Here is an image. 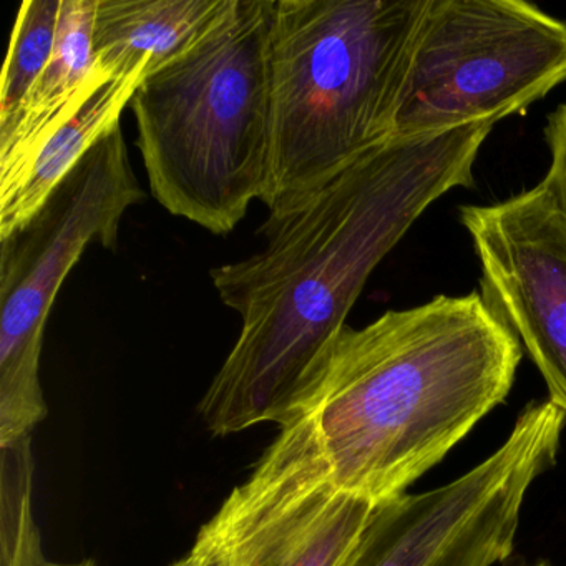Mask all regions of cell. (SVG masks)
<instances>
[{
  "label": "cell",
  "instance_id": "6da1fadb",
  "mask_svg": "<svg viewBox=\"0 0 566 566\" xmlns=\"http://www.w3.org/2000/svg\"><path fill=\"white\" fill-rule=\"evenodd\" d=\"M493 125L390 138L271 208L263 250L211 270L241 333L198 412L213 436L283 422L380 261L427 208L473 187Z\"/></svg>",
  "mask_w": 566,
  "mask_h": 566
},
{
  "label": "cell",
  "instance_id": "7a4b0ae2",
  "mask_svg": "<svg viewBox=\"0 0 566 566\" xmlns=\"http://www.w3.org/2000/svg\"><path fill=\"white\" fill-rule=\"evenodd\" d=\"M518 337L485 297L437 296L344 326L304 380L281 429L343 492L390 502L509 396Z\"/></svg>",
  "mask_w": 566,
  "mask_h": 566
},
{
  "label": "cell",
  "instance_id": "3957f363",
  "mask_svg": "<svg viewBox=\"0 0 566 566\" xmlns=\"http://www.w3.org/2000/svg\"><path fill=\"white\" fill-rule=\"evenodd\" d=\"M273 12L274 0H224L130 104L155 200L210 233H231L251 201L266 200Z\"/></svg>",
  "mask_w": 566,
  "mask_h": 566
},
{
  "label": "cell",
  "instance_id": "277c9868",
  "mask_svg": "<svg viewBox=\"0 0 566 566\" xmlns=\"http://www.w3.org/2000/svg\"><path fill=\"white\" fill-rule=\"evenodd\" d=\"M427 0H274L268 210L392 138Z\"/></svg>",
  "mask_w": 566,
  "mask_h": 566
},
{
  "label": "cell",
  "instance_id": "5b68a950",
  "mask_svg": "<svg viewBox=\"0 0 566 566\" xmlns=\"http://www.w3.org/2000/svg\"><path fill=\"white\" fill-rule=\"evenodd\" d=\"M144 198L117 125L28 223L0 238V447L48 417L42 343L62 283L88 244L117 247L125 211Z\"/></svg>",
  "mask_w": 566,
  "mask_h": 566
},
{
  "label": "cell",
  "instance_id": "8992f818",
  "mask_svg": "<svg viewBox=\"0 0 566 566\" xmlns=\"http://www.w3.org/2000/svg\"><path fill=\"white\" fill-rule=\"evenodd\" d=\"M566 82V22L522 0H427L392 138L495 125Z\"/></svg>",
  "mask_w": 566,
  "mask_h": 566
},
{
  "label": "cell",
  "instance_id": "52a82bcc",
  "mask_svg": "<svg viewBox=\"0 0 566 566\" xmlns=\"http://www.w3.org/2000/svg\"><path fill=\"white\" fill-rule=\"evenodd\" d=\"M565 422L549 400L530 403L509 439L465 475L380 503L343 566H493L509 558L526 492L555 463Z\"/></svg>",
  "mask_w": 566,
  "mask_h": 566
},
{
  "label": "cell",
  "instance_id": "ba28073f",
  "mask_svg": "<svg viewBox=\"0 0 566 566\" xmlns=\"http://www.w3.org/2000/svg\"><path fill=\"white\" fill-rule=\"evenodd\" d=\"M377 503L337 490L287 430L195 539L217 566H343Z\"/></svg>",
  "mask_w": 566,
  "mask_h": 566
},
{
  "label": "cell",
  "instance_id": "9c48e42d",
  "mask_svg": "<svg viewBox=\"0 0 566 566\" xmlns=\"http://www.w3.org/2000/svg\"><path fill=\"white\" fill-rule=\"evenodd\" d=\"M482 296L525 344L566 417V221L542 184L502 203L460 208Z\"/></svg>",
  "mask_w": 566,
  "mask_h": 566
},
{
  "label": "cell",
  "instance_id": "30bf717a",
  "mask_svg": "<svg viewBox=\"0 0 566 566\" xmlns=\"http://www.w3.org/2000/svg\"><path fill=\"white\" fill-rule=\"evenodd\" d=\"M98 0H62L54 54L11 124L0 127V191L21 180L41 148L67 125L108 77L94 57Z\"/></svg>",
  "mask_w": 566,
  "mask_h": 566
},
{
  "label": "cell",
  "instance_id": "8fae6325",
  "mask_svg": "<svg viewBox=\"0 0 566 566\" xmlns=\"http://www.w3.org/2000/svg\"><path fill=\"white\" fill-rule=\"evenodd\" d=\"M224 0H98L92 49L111 78H147L187 51Z\"/></svg>",
  "mask_w": 566,
  "mask_h": 566
},
{
  "label": "cell",
  "instance_id": "7c38bea8",
  "mask_svg": "<svg viewBox=\"0 0 566 566\" xmlns=\"http://www.w3.org/2000/svg\"><path fill=\"white\" fill-rule=\"evenodd\" d=\"M145 78H114L35 155L18 184L0 191V238L28 223L78 161L117 125Z\"/></svg>",
  "mask_w": 566,
  "mask_h": 566
},
{
  "label": "cell",
  "instance_id": "4fadbf2b",
  "mask_svg": "<svg viewBox=\"0 0 566 566\" xmlns=\"http://www.w3.org/2000/svg\"><path fill=\"white\" fill-rule=\"evenodd\" d=\"M61 9L62 0L22 2L0 82V127L11 124L51 62Z\"/></svg>",
  "mask_w": 566,
  "mask_h": 566
},
{
  "label": "cell",
  "instance_id": "5bb4252c",
  "mask_svg": "<svg viewBox=\"0 0 566 566\" xmlns=\"http://www.w3.org/2000/svg\"><path fill=\"white\" fill-rule=\"evenodd\" d=\"M0 566H42L41 532L32 513L31 436L0 447Z\"/></svg>",
  "mask_w": 566,
  "mask_h": 566
},
{
  "label": "cell",
  "instance_id": "9a60e30c",
  "mask_svg": "<svg viewBox=\"0 0 566 566\" xmlns=\"http://www.w3.org/2000/svg\"><path fill=\"white\" fill-rule=\"evenodd\" d=\"M545 140L552 160L542 185L566 221V102L549 115L545 127Z\"/></svg>",
  "mask_w": 566,
  "mask_h": 566
},
{
  "label": "cell",
  "instance_id": "2e32d148",
  "mask_svg": "<svg viewBox=\"0 0 566 566\" xmlns=\"http://www.w3.org/2000/svg\"><path fill=\"white\" fill-rule=\"evenodd\" d=\"M171 566H217L213 563V559L207 555V553L201 552L198 548H191L190 555L185 556V558L178 559Z\"/></svg>",
  "mask_w": 566,
  "mask_h": 566
},
{
  "label": "cell",
  "instance_id": "e0dca14e",
  "mask_svg": "<svg viewBox=\"0 0 566 566\" xmlns=\"http://www.w3.org/2000/svg\"><path fill=\"white\" fill-rule=\"evenodd\" d=\"M42 566H98L95 559H82V562L77 563H54V562H45Z\"/></svg>",
  "mask_w": 566,
  "mask_h": 566
}]
</instances>
